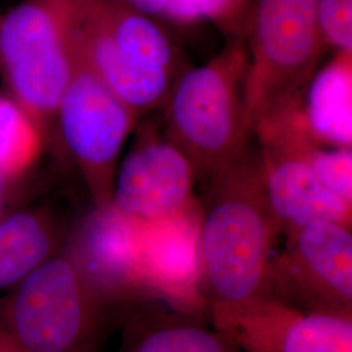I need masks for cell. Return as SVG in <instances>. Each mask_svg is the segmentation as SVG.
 Instances as JSON below:
<instances>
[{
  "instance_id": "14",
  "label": "cell",
  "mask_w": 352,
  "mask_h": 352,
  "mask_svg": "<svg viewBox=\"0 0 352 352\" xmlns=\"http://www.w3.org/2000/svg\"><path fill=\"white\" fill-rule=\"evenodd\" d=\"M146 302L131 309L120 352H241L202 317Z\"/></svg>"
},
{
  "instance_id": "5",
  "label": "cell",
  "mask_w": 352,
  "mask_h": 352,
  "mask_svg": "<svg viewBox=\"0 0 352 352\" xmlns=\"http://www.w3.org/2000/svg\"><path fill=\"white\" fill-rule=\"evenodd\" d=\"M317 0H257L244 101L248 124L299 98L321 52ZM253 136V135H252Z\"/></svg>"
},
{
  "instance_id": "11",
  "label": "cell",
  "mask_w": 352,
  "mask_h": 352,
  "mask_svg": "<svg viewBox=\"0 0 352 352\" xmlns=\"http://www.w3.org/2000/svg\"><path fill=\"white\" fill-rule=\"evenodd\" d=\"M201 205L141 221L140 251L145 280L157 302L180 314L202 317L208 305L201 289Z\"/></svg>"
},
{
  "instance_id": "24",
  "label": "cell",
  "mask_w": 352,
  "mask_h": 352,
  "mask_svg": "<svg viewBox=\"0 0 352 352\" xmlns=\"http://www.w3.org/2000/svg\"><path fill=\"white\" fill-rule=\"evenodd\" d=\"M11 183L0 179V221L3 219V212L6 208V202H7V190Z\"/></svg>"
},
{
  "instance_id": "19",
  "label": "cell",
  "mask_w": 352,
  "mask_h": 352,
  "mask_svg": "<svg viewBox=\"0 0 352 352\" xmlns=\"http://www.w3.org/2000/svg\"><path fill=\"white\" fill-rule=\"evenodd\" d=\"M309 164L322 188L352 205L351 148L316 145L309 154Z\"/></svg>"
},
{
  "instance_id": "9",
  "label": "cell",
  "mask_w": 352,
  "mask_h": 352,
  "mask_svg": "<svg viewBox=\"0 0 352 352\" xmlns=\"http://www.w3.org/2000/svg\"><path fill=\"white\" fill-rule=\"evenodd\" d=\"M141 221L110 202L77 222L63 254L97 298L115 312L158 302L149 289L140 251Z\"/></svg>"
},
{
  "instance_id": "1",
  "label": "cell",
  "mask_w": 352,
  "mask_h": 352,
  "mask_svg": "<svg viewBox=\"0 0 352 352\" xmlns=\"http://www.w3.org/2000/svg\"><path fill=\"white\" fill-rule=\"evenodd\" d=\"M280 232L266 197L260 151L248 146L209 180L201 206V289L210 318L269 295Z\"/></svg>"
},
{
  "instance_id": "17",
  "label": "cell",
  "mask_w": 352,
  "mask_h": 352,
  "mask_svg": "<svg viewBox=\"0 0 352 352\" xmlns=\"http://www.w3.org/2000/svg\"><path fill=\"white\" fill-rule=\"evenodd\" d=\"M56 244L47 221L34 213H17L0 221V289L17 285L50 258Z\"/></svg>"
},
{
  "instance_id": "10",
  "label": "cell",
  "mask_w": 352,
  "mask_h": 352,
  "mask_svg": "<svg viewBox=\"0 0 352 352\" xmlns=\"http://www.w3.org/2000/svg\"><path fill=\"white\" fill-rule=\"evenodd\" d=\"M210 324L241 352H352V315L304 312L270 295Z\"/></svg>"
},
{
  "instance_id": "2",
  "label": "cell",
  "mask_w": 352,
  "mask_h": 352,
  "mask_svg": "<svg viewBox=\"0 0 352 352\" xmlns=\"http://www.w3.org/2000/svg\"><path fill=\"white\" fill-rule=\"evenodd\" d=\"M248 46L232 39L210 62L180 76L164 102L166 138L188 160L196 180H210L251 142L244 89Z\"/></svg>"
},
{
  "instance_id": "8",
  "label": "cell",
  "mask_w": 352,
  "mask_h": 352,
  "mask_svg": "<svg viewBox=\"0 0 352 352\" xmlns=\"http://www.w3.org/2000/svg\"><path fill=\"white\" fill-rule=\"evenodd\" d=\"M269 295L304 312L352 315V232L333 222L283 231Z\"/></svg>"
},
{
  "instance_id": "4",
  "label": "cell",
  "mask_w": 352,
  "mask_h": 352,
  "mask_svg": "<svg viewBox=\"0 0 352 352\" xmlns=\"http://www.w3.org/2000/svg\"><path fill=\"white\" fill-rule=\"evenodd\" d=\"M116 314L60 253L16 285L0 321L24 352H97Z\"/></svg>"
},
{
  "instance_id": "3",
  "label": "cell",
  "mask_w": 352,
  "mask_h": 352,
  "mask_svg": "<svg viewBox=\"0 0 352 352\" xmlns=\"http://www.w3.org/2000/svg\"><path fill=\"white\" fill-rule=\"evenodd\" d=\"M80 1L23 0L0 20V74L43 133L75 72Z\"/></svg>"
},
{
  "instance_id": "21",
  "label": "cell",
  "mask_w": 352,
  "mask_h": 352,
  "mask_svg": "<svg viewBox=\"0 0 352 352\" xmlns=\"http://www.w3.org/2000/svg\"><path fill=\"white\" fill-rule=\"evenodd\" d=\"M243 0H170L166 17L176 21L223 20L232 16Z\"/></svg>"
},
{
  "instance_id": "20",
  "label": "cell",
  "mask_w": 352,
  "mask_h": 352,
  "mask_svg": "<svg viewBox=\"0 0 352 352\" xmlns=\"http://www.w3.org/2000/svg\"><path fill=\"white\" fill-rule=\"evenodd\" d=\"M316 19L322 43L352 52V0H317Z\"/></svg>"
},
{
  "instance_id": "22",
  "label": "cell",
  "mask_w": 352,
  "mask_h": 352,
  "mask_svg": "<svg viewBox=\"0 0 352 352\" xmlns=\"http://www.w3.org/2000/svg\"><path fill=\"white\" fill-rule=\"evenodd\" d=\"M126 7L151 17L166 16L170 0H116Z\"/></svg>"
},
{
  "instance_id": "18",
  "label": "cell",
  "mask_w": 352,
  "mask_h": 352,
  "mask_svg": "<svg viewBox=\"0 0 352 352\" xmlns=\"http://www.w3.org/2000/svg\"><path fill=\"white\" fill-rule=\"evenodd\" d=\"M45 133L8 96H0V179L12 183L37 161Z\"/></svg>"
},
{
  "instance_id": "7",
  "label": "cell",
  "mask_w": 352,
  "mask_h": 352,
  "mask_svg": "<svg viewBox=\"0 0 352 352\" xmlns=\"http://www.w3.org/2000/svg\"><path fill=\"white\" fill-rule=\"evenodd\" d=\"M139 118L76 58L55 120L97 208L111 202L118 160Z\"/></svg>"
},
{
  "instance_id": "16",
  "label": "cell",
  "mask_w": 352,
  "mask_h": 352,
  "mask_svg": "<svg viewBox=\"0 0 352 352\" xmlns=\"http://www.w3.org/2000/svg\"><path fill=\"white\" fill-rule=\"evenodd\" d=\"M81 14L128 58L173 74L174 46L151 16L116 0H81Z\"/></svg>"
},
{
  "instance_id": "23",
  "label": "cell",
  "mask_w": 352,
  "mask_h": 352,
  "mask_svg": "<svg viewBox=\"0 0 352 352\" xmlns=\"http://www.w3.org/2000/svg\"><path fill=\"white\" fill-rule=\"evenodd\" d=\"M0 352H24L0 321Z\"/></svg>"
},
{
  "instance_id": "25",
  "label": "cell",
  "mask_w": 352,
  "mask_h": 352,
  "mask_svg": "<svg viewBox=\"0 0 352 352\" xmlns=\"http://www.w3.org/2000/svg\"><path fill=\"white\" fill-rule=\"evenodd\" d=\"M0 20H1V14H0Z\"/></svg>"
},
{
  "instance_id": "13",
  "label": "cell",
  "mask_w": 352,
  "mask_h": 352,
  "mask_svg": "<svg viewBox=\"0 0 352 352\" xmlns=\"http://www.w3.org/2000/svg\"><path fill=\"white\" fill-rule=\"evenodd\" d=\"M76 58L132 111L141 116L164 106L174 85L173 74L128 58L81 14L75 34Z\"/></svg>"
},
{
  "instance_id": "12",
  "label": "cell",
  "mask_w": 352,
  "mask_h": 352,
  "mask_svg": "<svg viewBox=\"0 0 352 352\" xmlns=\"http://www.w3.org/2000/svg\"><path fill=\"white\" fill-rule=\"evenodd\" d=\"M196 175L187 157L146 124L116 170L111 204L138 221L180 212L193 201Z\"/></svg>"
},
{
  "instance_id": "15",
  "label": "cell",
  "mask_w": 352,
  "mask_h": 352,
  "mask_svg": "<svg viewBox=\"0 0 352 352\" xmlns=\"http://www.w3.org/2000/svg\"><path fill=\"white\" fill-rule=\"evenodd\" d=\"M302 122L321 146L351 148L352 52H337L300 97Z\"/></svg>"
},
{
  "instance_id": "6",
  "label": "cell",
  "mask_w": 352,
  "mask_h": 352,
  "mask_svg": "<svg viewBox=\"0 0 352 352\" xmlns=\"http://www.w3.org/2000/svg\"><path fill=\"white\" fill-rule=\"evenodd\" d=\"M264 167L265 190L282 232L315 222L351 228L352 205L322 188L309 164L318 145L302 122L300 98L266 115L253 128Z\"/></svg>"
}]
</instances>
